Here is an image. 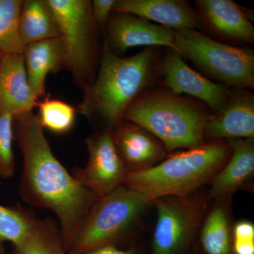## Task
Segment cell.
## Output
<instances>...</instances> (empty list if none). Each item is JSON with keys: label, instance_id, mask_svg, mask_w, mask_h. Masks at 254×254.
<instances>
[{"label": "cell", "instance_id": "6da1fadb", "mask_svg": "<svg viewBox=\"0 0 254 254\" xmlns=\"http://www.w3.org/2000/svg\"><path fill=\"white\" fill-rule=\"evenodd\" d=\"M13 133L23 157L20 196L32 207L55 214L67 253L98 197L53 154L38 115L31 112L13 118Z\"/></svg>", "mask_w": 254, "mask_h": 254}, {"label": "cell", "instance_id": "7a4b0ae2", "mask_svg": "<svg viewBox=\"0 0 254 254\" xmlns=\"http://www.w3.org/2000/svg\"><path fill=\"white\" fill-rule=\"evenodd\" d=\"M159 63L152 47L123 58L110 50L104 38L99 68L91 84L83 89L78 113L100 124V129L113 130L123 120L128 105L154 80Z\"/></svg>", "mask_w": 254, "mask_h": 254}, {"label": "cell", "instance_id": "3957f363", "mask_svg": "<svg viewBox=\"0 0 254 254\" xmlns=\"http://www.w3.org/2000/svg\"><path fill=\"white\" fill-rule=\"evenodd\" d=\"M232 150L225 140L169 153L153 168L127 173L123 183L153 201L168 195H185L196 191L220 172L231 157Z\"/></svg>", "mask_w": 254, "mask_h": 254}, {"label": "cell", "instance_id": "277c9868", "mask_svg": "<svg viewBox=\"0 0 254 254\" xmlns=\"http://www.w3.org/2000/svg\"><path fill=\"white\" fill-rule=\"evenodd\" d=\"M206 107L169 91H144L128 105L123 120L148 130L170 153L206 143L203 133L210 115Z\"/></svg>", "mask_w": 254, "mask_h": 254}, {"label": "cell", "instance_id": "5b68a950", "mask_svg": "<svg viewBox=\"0 0 254 254\" xmlns=\"http://www.w3.org/2000/svg\"><path fill=\"white\" fill-rule=\"evenodd\" d=\"M151 204L146 195L124 185L98 197L66 254H80L105 246L118 247L130 237Z\"/></svg>", "mask_w": 254, "mask_h": 254}, {"label": "cell", "instance_id": "8992f818", "mask_svg": "<svg viewBox=\"0 0 254 254\" xmlns=\"http://www.w3.org/2000/svg\"><path fill=\"white\" fill-rule=\"evenodd\" d=\"M66 53V68L82 89L91 84L101 52L89 0H48ZM101 56V55H100Z\"/></svg>", "mask_w": 254, "mask_h": 254}, {"label": "cell", "instance_id": "52a82bcc", "mask_svg": "<svg viewBox=\"0 0 254 254\" xmlns=\"http://www.w3.org/2000/svg\"><path fill=\"white\" fill-rule=\"evenodd\" d=\"M178 53L232 89H253L254 51L205 36L195 29L175 31Z\"/></svg>", "mask_w": 254, "mask_h": 254}, {"label": "cell", "instance_id": "ba28073f", "mask_svg": "<svg viewBox=\"0 0 254 254\" xmlns=\"http://www.w3.org/2000/svg\"><path fill=\"white\" fill-rule=\"evenodd\" d=\"M209 201L208 195L198 190L153 200L158 214L152 242L153 254H183L200 230Z\"/></svg>", "mask_w": 254, "mask_h": 254}, {"label": "cell", "instance_id": "9c48e42d", "mask_svg": "<svg viewBox=\"0 0 254 254\" xmlns=\"http://www.w3.org/2000/svg\"><path fill=\"white\" fill-rule=\"evenodd\" d=\"M89 158L86 166L72 169L71 175L97 197L123 185L127 172L114 145L112 130L98 129L85 140Z\"/></svg>", "mask_w": 254, "mask_h": 254}, {"label": "cell", "instance_id": "30bf717a", "mask_svg": "<svg viewBox=\"0 0 254 254\" xmlns=\"http://www.w3.org/2000/svg\"><path fill=\"white\" fill-rule=\"evenodd\" d=\"M163 85L174 94L191 95L213 111L221 110L228 101L232 88L215 83L190 68L177 51L169 48L159 66Z\"/></svg>", "mask_w": 254, "mask_h": 254}, {"label": "cell", "instance_id": "8fae6325", "mask_svg": "<svg viewBox=\"0 0 254 254\" xmlns=\"http://www.w3.org/2000/svg\"><path fill=\"white\" fill-rule=\"evenodd\" d=\"M105 39L115 54L136 46H165L178 53L175 31L130 13L113 11L105 26Z\"/></svg>", "mask_w": 254, "mask_h": 254}, {"label": "cell", "instance_id": "7c38bea8", "mask_svg": "<svg viewBox=\"0 0 254 254\" xmlns=\"http://www.w3.org/2000/svg\"><path fill=\"white\" fill-rule=\"evenodd\" d=\"M112 135L127 173L149 170L161 163L170 153L154 135L127 120H122L114 127Z\"/></svg>", "mask_w": 254, "mask_h": 254}, {"label": "cell", "instance_id": "4fadbf2b", "mask_svg": "<svg viewBox=\"0 0 254 254\" xmlns=\"http://www.w3.org/2000/svg\"><path fill=\"white\" fill-rule=\"evenodd\" d=\"M195 11L201 26L222 41L254 42V27L245 8L231 0H196Z\"/></svg>", "mask_w": 254, "mask_h": 254}, {"label": "cell", "instance_id": "5bb4252c", "mask_svg": "<svg viewBox=\"0 0 254 254\" xmlns=\"http://www.w3.org/2000/svg\"><path fill=\"white\" fill-rule=\"evenodd\" d=\"M205 141L254 138V94L232 89L225 106L210 114L204 127Z\"/></svg>", "mask_w": 254, "mask_h": 254}, {"label": "cell", "instance_id": "9a60e30c", "mask_svg": "<svg viewBox=\"0 0 254 254\" xmlns=\"http://www.w3.org/2000/svg\"><path fill=\"white\" fill-rule=\"evenodd\" d=\"M38 103L28 83L23 55L1 54L0 115L16 118L33 112Z\"/></svg>", "mask_w": 254, "mask_h": 254}, {"label": "cell", "instance_id": "2e32d148", "mask_svg": "<svg viewBox=\"0 0 254 254\" xmlns=\"http://www.w3.org/2000/svg\"><path fill=\"white\" fill-rule=\"evenodd\" d=\"M113 11L136 15L173 31L200 28L194 9L185 0H117Z\"/></svg>", "mask_w": 254, "mask_h": 254}, {"label": "cell", "instance_id": "e0dca14e", "mask_svg": "<svg viewBox=\"0 0 254 254\" xmlns=\"http://www.w3.org/2000/svg\"><path fill=\"white\" fill-rule=\"evenodd\" d=\"M232 153L228 161L210 182L209 200L232 198L241 186L254 174V138L225 140Z\"/></svg>", "mask_w": 254, "mask_h": 254}, {"label": "cell", "instance_id": "ac0fdd59", "mask_svg": "<svg viewBox=\"0 0 254 254\" xmlns=\"http://www.w3.org/2000/svg\"><path fill=\"white\" fill-rule=\"evenodd\" d=\"M23 58L31 91L37 99H41L46 95L48 75L66 67V53L62 38L57 37L26 45Z\"/></svg>", "mask_w": 254, "mask_h": 254}, {"label": "cell", "instance_id": "d6986e66", "mask_svg": "<svg viewBox=\"0 0 254 254\" xmlns=\"http://www.w3.org/2000/svg\"><path fill=\"white\" fill-rule=\"evenodd\" d=\"M232 198L215 201L200 227V244L203 254H233Z\"/></svg>", "mask_w": 254, "mask_h": 254}, {"label": "cell", "instance_id": "ffe728a7", "mask_svg": "<svg viewBox=\"0 0 254 254\" xmlns=\"http://www.w3.org/2000/svg\"><path fill=\"white\" fill-rule=\"evenodd\" d=\"M19 33L25 46L60 36L56 18L48 0H23Z\"/></svg>", "mask_w": 254, "mask_h": 254}, {"label": "cell", "instance_id": "44dd1931", "mask_svg": "<svg viewBox=\"0 0 254 254\" xmlns=\"http://www.w3.org/2000/svg\"><path fill=\"white\" fill-rule=\"evenodd\" d=\"M10 254H66L59 224L55 219L38 218L21 242Z\"/></svg>", "mask_w": 254, "mask_h": 254}, {"label": "cell", "instance_id": "7402d4cb", "mask_svg": "<svg viewBox=\"0 0 254 254\" xmlns=\"http://www.w3.org/2000/svg\"><path fill=\"white\" fill-rule=\"evenodd\" d=\"M23 0H0V53L23 55L25 46L19 33Z\"/></svg>", "mask_w": 254, "mask_h": 254}, {"label": "cell", "instance_id": "603a6c76", "mask_svg": "<svg viewBox=\"0 0 254 254\" xmlns=\"http://www.w3.org/2000/svg\"><path fill=\"white\" fill-rule=\"evenodd\" d=\"M37 219L32 210L20 205L0 204V242H9L13 245L19 243L28 235Z\"/></svg>", "mask_w": 254, "mask_h": 254}, {"label": "cell", "instance_id": "cb8c5ba5", "mask_svg": "<svg viewBox=\"0 0 254 254\" xmlns=\"http://www.w3.org/2000/svg\"><path fill=\"white\" fill-rule=\"evenodd\" d=\"M38 117L43 128L58 134L67 133L72 128L76 110L71 105L56 99L47 98L38 102Z\"/></svg>", "mask_w": 254, "mask_h": 254}, {"label": "cell", "instance_id": "d4e9b609", "mask_svg": "<svg viewBox=\"0 0 254 254\" xmlns=\"http://www.w3.org/2000/svg\"><path fill=\"white\" fill-rule=\"evenodd\" d=\"M13 117L0 115V177L9 179L14 176L16 163L14 150Z\"/></svg>", "mask_w": 254, "mask_h": 254}, {"label": "cell", "instance_id": "484cf974", "mask_svg": "<svg viewBox=\"0 0 254 254\" xmlns=\"http://www.w3.org/2000/svg\"><path fill=\"white\" fill-rule=\"evenodd\" d=\"M233 254H254V225L249 220L234 224L232 229Z\"/></svg>", "mask_w": 254, "mask_h": 254}, {"label": "cell", "instance_id": "4316f807", "mask_svg": "<svg viewBox=\"0 0 254 254\" xmlns=\"http://www.w3.org/2000/svg\"><path fill=\"white\" fill-rule=\"evenodd\" d=\"M117 0H93L91 11L93 19L98 29H104L108 18L113 13Z\"/></svg>", "mask_w": 254, "mask_h": 254}, {"label": "cell", "instance_id": "83f0119b", "mask_svg": "<svg viewBox=\"0 0 254 254\" xmlns=\"http://www.w3.org/2000/svg\"><path fill=\"white\" fill-rule=\"evenodd\" d=\"M80 254H137L133 248L123 250L115 246H105Z\"/></svg>", "mask_w": 254, "mask_h": 254}, {"label": "cell", "instance_id": "f1b7e54d", "mask_svg": "<svg viewBox=\"0 0 254 254\" xmlns=\"http://www.w3.org/2000/svg\"><path fill=\"white\" fill-rule=\"evenodd\" d=\"M0 60H1V53H0Z\"/></svg>", "mask_w": 254, "mask_h": 254}, {"label": "cell", "instance_id": "f546056e", "mask_svg": "<svg viewBox=\"0 0 254 254\" xmlns=\"http://www.w3.org/2000/svg\"><path fill=\"white\" fill-rule=\"evenodd\" d=\"M193 254H198L196 253V252H195V253H193Z\"/></svg>", "mask_w": 254, "mask_h": 254}]
</instances>
